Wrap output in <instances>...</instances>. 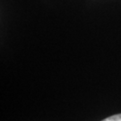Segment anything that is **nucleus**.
Returning a JSON list of instances; mask_svg holds the SVG:
<instances>
[{
	"label": "nucleus",
	"instance_id": "obj_1",
	"mask_svg": "<svg viewBox=\"0 0 121 121\" xmlns=\"http://www.w3.org/2000/svg\"><path fill=\"white\" fill-rule=\"evenodd\" d=\"M101 121H121V114H116L105 118Z\"/></svg>",
	"mask_w": 121,
	"mask_h": 121
}]
</instances>
